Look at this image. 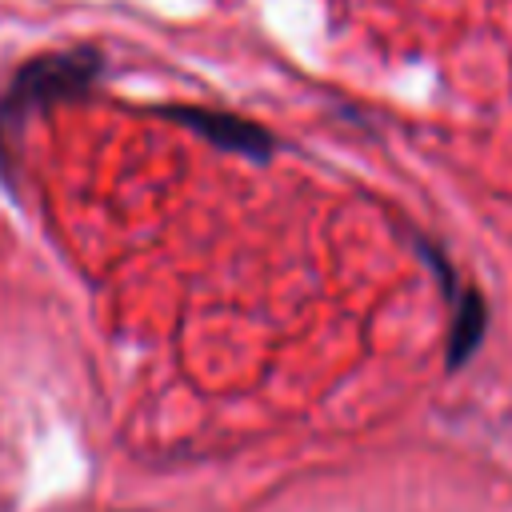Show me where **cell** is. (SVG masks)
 <instances>
[{"label": "cell", "mask_w": 512, "mask_h": 512, "mask_svg": "<svg viewBox=\"0 0 512 512\" xmlns=\"http://www.w3.org/2000/svg\"><path fill=\"white\" fill-rule=\"evenodd\" d=\"M96 64L100 60L84 48L80 52H52V56H40V60L24 64L20 76L12 80L8 96L0 100V144H8L32 112L84 92L96 76Z\"/></svg>", "instance_id": "1"}, {"label": "cell", "mask_w": 512, "mask_h": 512, "mask_svg": "<svg viewBox=\"0 0 512 512\" xmlns=\"http://www.w3.org/2000/svg\"><path fill=\"white\" fill-rule=\"evenodd\" d=\"M164 116L184 124L188 132L204 136L208 144H216L224 152H240V156H252V160H264L272 152V136L260 124L240 120L232 112H216V108H164Z\"/></svg>", "instance_id": "2"}]
</instances>
